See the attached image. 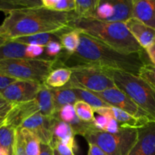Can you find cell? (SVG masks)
<instances>
[{"instance_id": "cell-1", "label": "cell", "mask_w": 155, "mask_h": 155, "mask_svg": "<svg viewBox=\"0 0 155 155\" xmlns=\"http://www.w3.org/2000/svg\"><path fill=\"white\" fill-rule=\"evenodd\" d=\"M61 66L93 67L113 69L138 76L141 68L148 64L145 61L143 52L123 53L104 42L80 32V42L74 54L55 58Z\"/></svg>"}, {"instance_id": "cell-2", "label": "cell", "mask_w": 155, "mask_h": 155, "mask_svg": "<svg viewBox=\"0 0 155 155\" xmlns=\"http://www.w3.org/2000/svg\"><path fill=\"white\" fill-rule=\"evenodd\" d=\"M76 17L74 12H56L43 6L21 8L8 12L2 26L9 40L39 33H58L68 28Z\"/></svg>"}, {"instance_id": "cell-3", "label": "cell", "mask_w": 155, "mask_h": 155, "mask_svg": "<svg viewBox=\"0 0 155 155\" xmlns=\"http://www.w3.org/2000/svg\"><path fill=\"white\" fill-rule=\"evenodd\" d=\"M69 27L91 36L120 52L130 54L145 51L132 36L125 23L106 22L76 17L70 22Z\"/></svg>"}, {"instance_id": "cell-4", "label": "cell", "mask_w": 155, "mask_h": 155, "mask_svg": "<svg viewBox=\"0 0 155 155\" xmlns=\"http://www.w3.org/2000/svg\"><path fill=\"white\" fill-rule=\"evenodd\" d=\"M79 135L89 143L98 145L107 155H128L137 140V128L120 127L117 133L110 134L87 123Z\"/></svg>"}, {"instance_id": "cell-5", "label": "cell", "mask_w": 155, "mask_h": 155, "mask_svg": "<svg viewBox=\"0 0 155 155\" xmlns=\"http://www.w3.org/2000/svg\"><path fill=\"white\" fill-rule=\"evenodd\" d=\"M110 77L116 87L127 94L155 120V91L139 76L113 69L100 68Z\"/></svg>"}, {"instance_id": "cell-6", "label": "cell", "mask_w": 155, "mask_h": 155, "mask_svg": "<svg viewBox=\"0 0 155 155\" xmlns=\"http://www.w3.org/2000/svg\"><path fill=\"white\" fill-rule=\"evenodd\" d=\"M56 59L22 58L0 61V74L17 80H27L43 84L54 69Z\"/></svg>"}, {"instance_id": "cell-7", "label": "cell", "mask_w": 155, "mask_h": 155, "mask_svg": "<svg viewBox=\"0 0 155 155\" xmlns=\"http://www.w3.org/2000/svg\"><path fill=\"white\" fill-rule=\"evenodd\" d=\"M71 80L64 86L68 89H86L92 92H101L116 87L113 80L100 68L93 67H74Z\"/></svg>"}, {"instance_id": "cell-8", "label": "cell", "mask_w": 155, "mask_h": 155, "mask_svg": "<svg viewBox=\"0 0 155 155\" xmlns=\"http://www.w3.org/2000/svg\"><path fill=\"white\" fill-rule=\"evenodd\" d=\"M93 93L111 107L124 110L142 122L147 123L151 120H155L151 115L141 108L130 97H129L117 87L107 89L104 92Z\"/></svg>"}, {"instance_id": "cell-9", "label": "cell", "mask_w": 155, "mask_h": 155, "mask_svg": "<svg viewBox=\"0 0 155 155\" xmlns=\"http://www.w3.org/2000/svg\"><path fill=\"white\" fill-rule=\"evenodd\" d=\"M42 85L33 81L16 80L8 86L1 95L13 104L28 102L36 98Z\"/></svg>"}, {"instance_id": "cell-10", "label": "cell", "mask_w": 155, "mask_h": 155, "mask_svg": "<svg viewBox=\"0 0 155 155\" xmlns=\"http://www.w3.org/2000/svg\"><path fill=\"white\" fill-rule=\"evenodd\" d=\"M56 118L45 116L41 113L26 119L19 128L26 129L34 134L42 144L50 145L53 138V127Z\"/></svg>"}, {"instance_id": "cell-11", "label": "cell", "mask_w": 155, "mask_h": 155, "mask_svg": "<svg viewBox=\"0 0 155 155\" xmlns=\"http://www.w3.org/2000/svg\"><path fill=\"white\" fill-rule=\"evenodd\" d=\"M128 155H155V120L137 128V140Z\"/></svg>"}, {"instance_id": "cell-12", "label": "cell", "mask_w": 155, "mask_h": 155, "mask_svg": "<svg viewBox=\"0 0 155 155\" xmlns=\"http://www.w3.org/2000/svg\"><path fill=\"white\" fill-rule=\"evenodd\" d=\"M37 113L42 114V110L39 100L36 97L28 102L16 104L6 117V125L18 129L26 119Z\"/></svg>"}, {"instance_id": "cell-13", "label": "cell", "mask_w": 155, "mask_h": 155, "mask_svg": "<svg viewBox=\"0 0 155 155\" xmlns=\"http://www.w3.org/2000/svg\"><path fill=\"white\" fill-rule=\"evenodd\" d=\"M129 31L143 49H148L155 40V30L135 18L125 23Z\"/></svg>"}, {"instance_id": "cell-14", "label": "cell", "mask_w": 155, "mask_h": 155, "mask_svg": "<svg viewBox=\"0 0 155 155\" xmlns=\"http://www.w3.org/2000/svg\"><path fill=\"white\" fill-rule=\"evenodd\" d=\"M94 110H95V113L98 114L100 116L106 117L107 118H114L115 120L117 121L120 127H123V128H125V127L138 128L140 126L146 124V123L142 122L137 118L130 115V114L114 107H111V106L107 107H101V108H98Z\"/></svg>"}, {"instance_id": "cell-15", "label": "cell", "mask_w": 155, "mask_h": 155, "mask_svg": "<svg viewBox=\"0 0 155 155\" xmlns=\"http://www.w3.org/2000/svg\"><path fill=\"white\" fill-rule=\"evenodd\" d=\"M133 18L155 30V0H133Z\"/></svg>"}, {"instance_id": "cell-16", "label": "cell", "mask_w": 155, "mask_h": 155, "mask_svg": "<svg viewBox=\"0 0 155 155\" xmlns=\"http://www.w3.org/2000/svg\"><path fill=\"white\" fill-rule=\"evenodd\" d=\"M27 45L12 40H7L0 45V61L12 59L29 58L27 53Z\"/></svg>"}, {"instance_id": "cell-17", "label": "cell", "mask_w": 155, "mask_h": 155, "mask_svg": "<svg viewBox=\"0 0 155 155\" xmlns=\"http://www.w3.org/2000/svg\"><path fill=\"white\" fill-rule=\"evenodd\" d=\"M72 76V71L64 66L54 68L45 79L43 84L52 89H58L66 86L70 82Z\"/></svg>"}, {"instance_id": "cell-18", "label": "cell", "mask_w": 155, "mask_h": 155, "mask_svg": "<svg viewBox=\"0 0 155 155\" xmlns=\"http://www.w3.org/2000/svg\"><path fill=\"white\" fill-rule=\"evenodd\" d=\"M49 89L53 97L55 114L64 106L68 104L74 105L75 103L78 101L77 95L73 89H68L64 87L58 88V89H52V88Z\"/></svg>"}, {"instance_id": "cell-19", "label": "cell", "mask_w": 155, "mask_h": 155, "mask_svg": "<svg viewBox=\"0 0 155 155\" xmlns=\"http://www.w3.org/2000/svg\"><path fill=\"white\" fill-rule=\"evenodd\" d=\"M60 42L68 54H74L78 48L80 42V31L68 27L59 32Z\"/></svg>"}, {"instance_id": "cell-20", "label": "cell", "mask_w": 155, "mask_h": 155, "mask_svg": "<svg viewBox=\"0 0 155 155\" xmlns=\"http://www.w3.org/2000/svg\"><path fill=\"white\" fill-rule=\"evenodd\" d=\"M9 40L15 41V42L25 44L27 45H35L45 47L51 41L60 42V36H59V32L54 33H39V34L15 38V39H9Z\"/></svg>"}, {"instance_id": "cell-21", "label": "cell", "mask_w": 155, "mask_h": 155, "mask_svg": "<svg viewBox=\"0 0 155 155\" xmlns=\"http://www.w3.org/2000/svg\"><path fill=\"white\" fill-rule=\"evenodd\" d=\"M115 14V6L114 0H98V5L91 19L110 22Z\"/></svg>"}, {"instance_id": "cell-22", "label": "cell", "mask_w": 155, "mask_h": 155, "mask_svg": "<svg viewBox=\"0 0 155 155\" xmlns=\"http://www.w3.org/2000/svg\"><path fill=\"white\" fill-rule=\"evenodd\" d=\"M75 94L77 95L78 101H84L88 104L93 107L94 110L101 108V107H110L105 101H103L101 98L97 96L95 93L90 91L86 90V89H79V88H74L73 89Z\"/></svg>"}, {"instance_id": "cell-23", "label": "cell", "mask_w": 155, "mask_h": 155, "mask_svg": "<svg viewBox=\"0 0 155 155\" xmlns=\"http://www.w3.org/2000/svg\"><path fill=\"white\" fill-rule=\"evenodd\" d=\"M21 132L27 155H39L41 142L34 134L26 129L18 128Z\"/></svg>"}, {"instance_id": "cell-24", "label": "cell", "mask_w": 155, "mask_h": 155, "mask_svg": "<svg viewBox=\"0 0 155 155\" xmlns=\"http://www.w3.org/2000/svg\"><path fill=\"white\" fill-rule=\"evenodd\" d=\"M17 129L5 125L0 128V147L12 155Z\"/></svg>"}, {"instance_id": "cell-25", "label": "cell", "mask_w": 155, "mask_h": 155, "mask_svg": "<svg viewBox=\"0 0 155 155\" xmlns=\"http://www.w3.org/2000/svg\"><path fill=\"white\" fill-rule=\"evenodd\" d=\"M77 18H90L98 5V0H75Z\"/></svg>"}, {"instance_id": "cell-26", "label": "cell", "mask_w": 155, "mask_h": 155, "mask_svg": "<svg viewBox=\"0 0 155 155\" xmlns=\"http://www.w3.org/2000/svg\"><path fill=\"white\" fill-rule=\"evenodd\" d=\"M42 6L61 12H74L76 9L75 0H42Z\"/></svg>"}, {"instance_id": "cell-27", "label": "cell", "mask_w": 155, "mask_h": 155, "mask_svg": "<svg viewBox=\"0 0 155 155\" xmlns=\"http://www.w3.org/2000/svg\"><path fill=\"white\" fill-rule=\"evenodd\" d=\"M75 132L70 124L56 119L53 127L52 141H63L71 137H75ZM51 141V142H52Z\"/></svg>"}, {"instance_id": "cell-28", "label": "cell", "mask_w": 155, "mask_h": 155, "mask_svg": "<svg viewBox=\"0 0 155 155\" xmlns=\"http://www.w3.org/2000/svg\"><path fill=\"white\" fill-rule=\"evenodd\" d=\"M54 117L58 120L70 124L72 127H74L82 122L76 114L74 106L72 104H68L62 107L54 115Z\"/></svg>"}, {"instance_id": "cell-29", "label": "cell", "mask_w": 155, "mask_h": 155, "mask_svg": "<svg viewBox=\"0 0 155 155\" xmlns=\"http://www.w3.org/2000/svg\"><path fill=\"white\" fill-rule=\"evenodd\" d=\"M74 106L76 114L80 120L85 123L93 122L95 119V110L93 107L82 101H77Z\"/></svg>"}, {"instance_id": "cell-30", "label": "cell", "mask_w": 155, "mask_h": 155, "mask_svg": "<svg viewBox=\"0 0 155 155\" xmlns=\"http://www.w3.org/2000/svg\"><path fill=\"white\" fill-rule=\"evenodd\" d=\"M139 77L148 83L150 87L155 91V66L148 63L141 68L139 74Z\"/></svg>"}, {"instance_id": "cell-31", "label": "cell", "mask_w": 155, "mask_h": 155, "mask_svg": "<svg viewBox=\"0 0 155 155\" xmlns=\"http://www.w3.org/2000/svg\"><path fill=\"white\" fill-rule=\"evenodd\" d=\"M12 155H27L25 148H24V141H23L22 136H21L19 129H17L16 130Z\"/></svg>"}, {"instance_id": "cell-32", "label": "cell", "mask_w": 155, "mask_h": 155, "mask_svg": "<svg viewBox=\"0 0 155 155\" xmlns=\"http://www.w3.org/2000/svg\"><path fill=\"white\" fill-rule=\"evenodd\" d=\"M63 47L60 42L51 41L45 46V54L49 58H57L61 52Z\"/></svg>"}, {"instance_id": "cell-33", "label": "cell", "mask_w": 155, "mask_h": 155, "mask_svg": "<svg viewBox=\"0 0 155 155\" xmlns=\"http://www.w3.org/2000/svg\"><path fill=\"white\" fill-rule=\"evenodd\" d=\"M16 104L9 102L0 95V117H7L10 112L13 110Z\"/></svg>"}, {"instance_id": "cell-34", "label": "cell", "mask_w": 155, "mask_h": 155, "mask_svg": "<svg viewBox=\"0 0 155 155\" xmlns=\"http://www.w3.org/2000/svg\"><path fill=\"white\" fill-rule=\"evenodd\" d=\"M50 145L60 155H75L74 151L71 148L58 141H52L50 143Z\"/></svg>"}, {"instance_id": "cell-35", "label": "cell", "mask_w": 155, "mask_h": 155, "mask_svg": "<svg viewBox=\"0 0 155 155\" xmlns=\"http://www.w3.org/2000/svg\"><path fill=\"white\" fill-rule=\"evenodd\" d=\"M45 50V47L40 46V45H27V53L28 58L30 59H36L38 57L42 55Z\"/></svg>"}, {"instance_id": "cell-36", "label": "cell", "mask_w": 155, "mask_h": 155, "mask_svg": "<svg viewBox=\"0 0 155 155\" xmlns=\"http://www.w3.org/2000/svg\"><path fill=\"white\" fill-rule=\"evenodd\" d=\"M15 8H21L18 7L15 0H0V11L7 14Z\"/></svg>"}, {"instance_id": "cell-37", "label": "cell", "mask_w": 155, "mask_h": 155, "mask_svg": "<svg viewBox=\"0 0 155 155\" xmlns=\"http://www.w3.org/2000/svg\"><path fill=\"white\" fill-rule=\"evenodd\" d=\"M108 120L109 118L106 117L98 115V116L95 117V119H94V121L92 122V124L95 126V128H97L98 130L104 131L106 127H107V123H108Z\"/></svg>"}, {"instance_id": "cell-38", "label": "cell", "mask_w": 155, "mask_h": 155, "mask_svg": "<svg viewBox=\"0 0 155 155\" xmlns=\"http://www.w3.org/2000/svg\"><path fill=\"white\" fill-rule=\"evenodd\" d=\"M120 127L117 121L115 120L114 118H109L108 123H107V127L104 130V132H107L110 134H115V133H117L120 131Z\"/></svg>"}, {"instance_id": "cell-39", "label": "cell", "mask_w": 155, "mask_h": 155, "mask_svg": "<svg viewBox=\"0 0 155 155\" xmlns=\"http://www.w3.org/2000/svg\"><path fill=\"white\" fill-rule=\"evenodd\" d=\"M17 80H15L13 78L7 77V76L2 75L0 74V95L5 91V89L10 86L12 83L16 81Z\"/></svg>"}, {"instance_id": "cell-40", "label": "cell", "mask_w": 155, "mask_h": 155, "mask_svg": "<svg viewBox=\"0 0 155 155\" xmlns=\"http://www.w3.org/2000/svg\"><path fill=\"white\" fill-rule=\"evenodd\" d=\"M87 155H107L98 145L89 143V151Z\"/></svg>"}, {"instance_id": "cell-41", "label": "cell", "mask_w": 155, "mask_h": 155, "mask_svg": "<svg viewBox=\"0 0 155 155\" xmlns=\"http://www.w3.org/2000/svg\"><path fill=\"white\" fill-rule=\"evenodd\" d=\"M39 155H54V149L51 148V146L50 145L41 143Z\"/></svg>"}, {"instance_id": "cell-42", "label": "cell", "mask_w": 155, "mask_h": 155, "mask_svg": "<svg viewBox=\"0 0 155 155\" xmlns=\"http://www.w3.org/2000/svg\"><path fill=\"white\" fill-rule=\"evenodd\" d=\"M145 51H146L147 54H148V57H149L150 60H151V64L155 66V40L154 43L151 45V46L149 47Z\"/></svg>"}, {"instance_id": "cell-43", "label": "cell", "mask_w": 155, "mask_h": 155, "mask_svg": "<svg viewBox=\"0 0 155 155\" xmlns=\"http://www.w3.org/2000/svg\"><path fill=\"white\" fill-rule=\"evenodd\" d=\"M6 125V117H0V128Z\"/></svg>"}, {"instance_id": "cell-44", "label": "cell", "mask_w": 155, "mask_h": 155, "mask_svg": "<svg viewBox=\"0 0 155 155\" xmlns=\"http://www.w3.org/2000/svg\"><path fill=\"white\" fill-rule=\"evenodd\" d=\"M0 36L5 38V32L4 28H3L2 25H0Z\"/></svg>"}, {"instance_id": "cell-45", "label": "cell", "mask_w": 155, "mask_h": 155, "mask_svg": "<svg viewBox=\"0 0 155 155\" xmlns=\"http://www.w3.org/2000/svg\"><path fill=\"white\" fill-rule=\"evenodd\" d=\"M7 40H8V39H5V38L0 36V45H2V44L4 43V42H5Z\"/></svg>"}, {"instance_id": "cell-46", "label": "cell", "mask_w": 155, "mask_h": 155, "mask_svg": "<svg viewBox=\"0 0 155 155\" xmlns=\"http://www.w3.org/2000/svg\"><path fill=\"white\" fill-rule=\"evenodd\" d=\"M0 155H9V154L5 151H0Z\"/></svg>"}, {"instance_id": "cell-47", "label": "cell", "mask_w": 155, "mask_h": 155, "mask_svg": "<svg viewBox=\"0 0 155 155\" xmlns=\"http://www.w3.org/2000/svg\"><path fill=\"white\" fill-rule=\"evenodd\" d=\"M54 155H60V154H58V153L57 152V151H54Z\"/></svg>"}]
</instances>
